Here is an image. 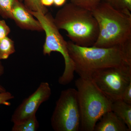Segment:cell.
Segmentation results:
<instances>
[{"mask_svg":"<svg viewBox=\"0 0 131 131\" xmlns=\"http://www.w3.org/2000/svg\"><path fill=\"white\" fill-rule=\"evenodd\" d=\"M114 9L131 16V0H106Z\"/></svg>","mask_w":131,"mask_h":131,"instance_id":"obj_14","label":"cell"},{"mask_svg":"<svg viewBox=\"0 0 131 131\" xmlns=\"http://www.w3.org/2000/svg\"><path fill=\"white\" fill-rule=\"evenodd\" d=\"M51 93L49 83H41L37 90L24 100L15 110L11 118L12 122L14 124H20L36 114L40 106L48 100Z\"/></svg>","mask_w":131,"mask_h":131,"instance_id":"obj_8","label":"cell"},{"mask_svg":"<svg viewBox=\"0 0 131 131\" xmlns=\"http://www.w3.org/2000/svg\"><path fill=\"white\" fill-rule=\"evenodd\" d=\"M99 27L98 38L93 46L108 48L131 42V16L101 2L92 11Z\"/></svg>","mask_w":131,"mask_h":131,"instance_id":"obj_3","label":"cell"},{"mask_svg":"<svg viewBox=\"0 0 131 131\" xmlns=\"http://www.w3.org/2000/svg\"><path fill=\"white\" fill-rule=\"evenodd\" d=\"M6 91V90L5 88L2 86L1 85H0V92H5Z\"/></svg>","mask_w":131,"mask_h":131,"instance_id":"obj_24","label":"cell"},{"mask_svg":"<svg viewBox=\"0 0 131 131\" xmlns=\"http://www.w3.org/2000/svg\"><path fill=\"white\" fill-rule=\"evenodd\" d=\"M121 99L126 103L131 105V83L124 90Z\"/></svg>","mask_w":131,"mask_h":131,"instance_id":"obj_20","label":"cell"},{"mask_svg":"<svg viewBox=\"0 0 131 131\" xmlns=\"http://www.w3.org/2000/svg\"><path fill=\"white\" fill-rule=\"evenodd\" d=\"M11 29L5 20L0 19V40L8 37Z\"/></svg>","mask_w":131,"mask_h":131,"instance_id":"obj_19","label":"cell"},{"mask_svg":"<svg viewBox=\"0 0 131 131\" xmlns=\"http://www.w3.org/2000/svg\"><path fill=\"white\" fill-rule=\"evenodd\" d=\"M81 116L80 130L94 131L101 117L111 111L112 101L98 88L90 78L75 81Z\"/></svg>","mask_w":131,"mask_h":131,"instance_id":"obj_4","label":"cell"},{"mask_svg":"<svg viewBox=\"0 0 131 131\" xmlns=\"http://www.w3.org/2000/svg\"><path fill=\"white\" fill-rule=\"evenodd\" d=\"M15 0H0V16L13 19L12 9Z\"/></svg>","mask_w":131,"mask_h":131,"instance_id":"obj_15","label":"cell"},{"mask_svg":"<svg viewBox=\"0 0 131 131\" xmlns=\"http://www.w3.org/2000/svg\"><path fill=\"white\" fill-rule=\"evenodd\" d=\"M14 98V96L13 94L9 91H5L0 92V105L9 106L11 105V103L9 101Z\"/></svg>","mask_w":131,"mask_h":131,"instance_id":"obj_18","label":"cell"},{"mask_svg":"<svg viewBox=\"0 0 131 131\" xmlns=\"http://www.w3.org/2000/svg\"><path fill=\"white\" fill-rule=\"evenodd\" d=\"M24 5L31 12H39L43 14L48 12L46 7L42 5L41 0H24Z\"/></svg>","mask_w":131,"mask_h":131,"instance_id":"obj_16","label":"cell"},{"mask_svg":"<svg viewBox=\"0 0 131 131\" xmlns=\"http://www.w3.org/2000/svg\"><path fill=\"white\" fill-rule=\"evenodd\" d=\"M42 5L45 7L51 6L54 5V0H41Z\"/></svg>","mask_w":131,"mask_h":131,"instance_id":"obj_22","label":"cell"},{"mask_svg":"<svg viewBox=\"0 0 131 131\" xmlns=\"http://www.w3.org/2000/svg\"><path fill=\"white\" fill-rule=\"evenodd\" d=\"M66 1L67 0H54V5L58 7L62 6L65 5Z\"/></svg>","mask_w":131,"mask_h":131,"instance_id":"obj_21","label":"cell"},{"mask_svg":"<svg viewBox=\"0 0 131 131\" xmlns=\"http://www.w3.org/2000/svg\"><path fill=\"white\" fill-rule=\"evenodd\" d=\"M1 61V60H0V77L4 74L5 73V68Z\"/></svg>","mask_w":131,"mask_h":131,"instance_id":"obj_23","label":"cell"},{"mask_svg":"<svg viewBox=\"0 0 131 131\" xmlns=\"http://www.w3.org/2000/svg\"><path fill=\"white\" fill-rule=\"evenodd\" d=\"M81 116L77 90L69 88L61 91L51 118L55 131L80 130Z\"/></svg>","mask_w":131,"mask_h":131,"instance_id":"obj_7","label":"cell"},{"mask_svg":"<svg viewBox=\"0 0 131 131\" xmlns=\"http://www.w3.org/2000/svg\"><path fill=\"white\" fill-rule=\"evenodd\" d=\"M69 54L80 77L90 78L95 71L127 63L131 64V42L108 48L83 47L67 42Z\"/></svg>","mask_w":131,"mask_h":131,"instance_id":"obj_1","label":"cell"},{"mask_svg":"<svg viewBox=\"0 0 131 131\" xmlns=\"http://www.w3.org/2000/svg\"><path fill=\"white\" fill-rule=\"evenodd\" d=\"M19 1H22V0H19Z\"/></svg>","mask_w":131,"mask_h":131,"instance_id":"obj_25","label":"cell"},{"mask_svg":"<svg viewBox=\"0 0 131 131\" xmlns=\"http://www.w3.org/2000/svg\"><path fill=\"white\" fill-rule=\"evenodd\" d=\"M54 19L57 28L66 31L68 37L76 45L91 47L97 40L99 27L90 10L70 2L59 9Z\"/></svg>","mask_w":131,"mask_h":131,"instance_id":"obj_2","label":"cell"},{"mask_svg":"<svg viewBox=\"0 0 131 131\" xmlns=\"http://www.w3.org/2000/svg\"><path fill=\"white\" fill-rule=\"evenodd\" d=\"M102 1V0H70L71 3L91 11H93Z\"/></svg>","mask_w":131,"mask_h":131,"instance_id":"obj_17","label":"cell"},{"mask_svg":"<svg viewBox=\"0 0 131 131\" xmlns=\"http://www.w3.org/2000/svg\"><path fill=\"white\" fill-rule=\"evenodd\" d=\"M90 78L112 101L121 99L124 90L131 83V64L125 63L98 70Z\"/></svg>","mask_w":131,"mask_h":131,"instance_id":"obj_6","label":"cell"},{"mask_svg":"<svg viewBox=\"0 0 131 131\" xmlns=\"http://www.w3.org/2000/svg\"><path fill=\"white\" fill-rule=\"evenodd\" d=\"M30 12L40 22L45 32L43 54L50 56L52 52H57L61 53L64 59L65 68L62 75L59 78V83L63 85L69 84L74 79L75 69L74 62L69 54L67 42L57 28L51 13L48 12L43 14L39 12Z\"/></svg>","mask_w":131,"mask_h":131,"instance_id":"obj_5","label":"cell"},{"mask_svg":"<svg viewBox=\"0 0 131 131\" xmlns=\"http://www.w3.org/2000/svg\"><path fill=\"white\" fill-rule=\"evenodd\" d=\"M111 110L124 121L131 131V105L119 99L112 102Z\"/></svg>","mask_w":131,"mask_h":131,"instance_id":"obj_11","label":"cell"},{"mask_svg":"<svg viewBox=\"0 0 131 131\" xmlns=\"http://www.w3.org/2000/svg\"><path fill=\"white\" fill-rule=\"evenodd\" d=\"M94 131H130L126 125L112 111L103 115L96 123Z\"/></svg>","mask_w":131,"mask_h":131,"instance_id":"obj_10","label":"cell"},{"mask_svg":"<svg viewBox=\"0 0 131 131\" xmlns=\"http://www.w3.org/2000/svg\"><path fill=\"white\" fill-rule=\"evenodd\" d=\"M39 127L36 114L32 115L21 123L14 124L12 131H36Z\"/></svg>","mask_w":131,"mask_h":131,"instance_id":"obj_12","label":"cell"},{"mask_svg":"<svg viewBox=\"0 0 131 131\" xmlns=\"http://www.w3.org/2000/svg\"><path fill=\"white\" fill-rule=\"evenodd\" d=\"M13 20L19 28L27 30L43 31L40 22L21 1L15 0L12 9Z\"/></svg>","mask_w":131,"mask_h":131,"instance_id":"obj_9","label":"cell"},{"mask_svg":"<svg viewBox=\"0 0 131 131\" xmlns=\"http://www.w3.org/2000/svg\"><path fill=\"white\" fill-rule=\"evenodd\" d=\"M15 52L14 42L6 37L0 40V60L7 59Z\"/></svg>","mask_w":131,"mask_h":131,"instance_id":"obj_13","label":"cell"}]
</instances>
